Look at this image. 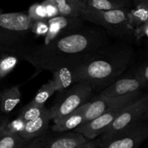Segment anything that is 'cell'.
<instances>
[{
	"mask_svg": "<svg viewBox=\"0 0 148 148\" xmlns=\"http://www.w3.org/2000/svg\"><path fill=\"white\" fill-rule=\"evenodd\" d=\"M133 59V50L127 44L106 46L86 53L69 66L75 83H82L101 92L118 79Z\"/></svg>",
	"mask_w": 148,
	"mask_h": 148,
	"instance_id": "obj_1",
	"label": "cell"
},
{
	"mask_svg": "<svg viewBox=\"0 0 148 148\" xmlns=\"http://www.w3.org/2000/svg\"><path fill=\"white\" fill-rule=\"evenodd\" d=\"M106 45V37L101 32L79 30L35 48L24 56L38 69L52 72L59 66H71L86 53Z\"/></svg>",
	"mask_w": 148,
	"mask_h": 148,
	"instance_id": "obj_2",
	"label": "cell"
},
{
	"mask_svg": "<svg viewBox=\"0 0 148 148\" xmlns=\"http://www.w3.org/2000/svg\"><path fill=\"white\" fill-rule=\"evenodd\" d=\"M129 9L122 7L115 10L101 11L86 7L80 18L102 26L110 33L118 36L133 33L129 26Z\"/></svg>",
	"mask_w": 148,
	"mask_h": 148,
	"instance_id": "obj_3",
	"label": "cell"
},
{
	"mask_svg": "<svg viewBox=\"0 0 148 148\" xmlns=\"http://www.w3.org/2000/svg\"><path fill=\"white\" fill-rule=\"evenodd\" d=\"M93 90L82 83H74L69 88L59 92L54 103L49 108L52 120L56 123L90 100Z\"/></svg>",
	"mask_w": 148,
	"mask_h": 148,
	"instance_id": "obj_4",
	"label": "cell"
},
{
	"mask_svg": "<svg viewBox=\"0 0 148 148\" xmlns=\"http://www.w3.org/2000/svg\"><path fill=\"white\" fill-rule=\"evenodd\" d=\"M147 111L148 96L143 95L135 101L124 107L121 114L101 134V137L97 140L98 145L105 143L114 135L134 124L147 119Z\"/></svg>",
	"mask_w": 148,
	"mask_h": 148,
	"instance_id": "obj_5",
	"label": "cell"
},
{
	"mask_svg": "<svg viewBox=\"0 0 148 148\" xmlns=\"http://www.w3.org/2000/svg\"><path fill=\"white\" fill-rule=\"evenodd\" d=\"M143 95L142 91H139L119 96L98 95L87 103L83 124L104 113L126 106L135 101Z\"/></svg>",
	"mask_w": 148,
	"mask_h": 148,
	"instance_id": "obj_6",
	"label": "cell"
},
{
	"mask_svg": "<svg viewBox=\"0 0 148 148\" xmlns=\"http://www.w3.org/2000/svg\"><path fill=\"white\" fill-rule=\"evenodd\" d=\"M86 138L75 132L52 133L46 132L42 135L29 140L23 148H72L86 143Z\"/></svg>",
	"mask_w": 148,
	"mask_h": 148,
	"instance_id": "obj_7",
	"label": "cell"
},
{
	"mask_svg": "<svg viewBox=\"0 0 148 148\" xmlns=\"http://www.w3.org/2000/svg\"><path fill=\"white\" fill-rule=\"evenodd\" d=\"M147 137L148 124L143 120L99 145V148H139Z\"/></svg>",
	"mask_w": 148,
	"mask_h": 148,
	"instance_id": "obj_8",
	"label": "cell"
},
{
	"mask_svg": "<svg viewBox=\"0 0 148 148\" xmlns=\"http://www.w3.org/2000/svg\"><path fill=\"white\" fill-rule=\"evenodd\" d=\"M49 24V31L45 36L44 45L48 44L62 36L78 31L82 27V19L58 15L46 19Z\"/></svg>",
	"mask_w": 148,
	"mask_h": 148,
	"instance_id": "obj_9",
	"label": "cell"
},
{
	"mask_svg": "<svg viewBox=\"0 0 148 148\" xmlns=\"http://www.w3.org/2000/svg\"><path fill=\"white\" fill-rule=\"evenodd\" d=\"M124 107L104 113L95 117L93 119L81 124L75 130H74L73 132L79 133L88 140H94L107 130L110 124L121 114Z\"/></svg>",
	"mask_w": 148,
	"mask_h": 148,
	"instance_id": "obj_10",
	"label": "cell"
},
{
	"mask_svg": "<svg viewBox=\"0 0 148 148\" xmlns=\"http://www.w3.org/2000/svg\"><path fill=\"white\" fill-rule=\"evenodd\" d=\"M145 87L141 81L132 75V77H126L120 79L119 78L111 85L103 89L99 95L104 96H119L142 91Z\"/></svg>",
	"mask_w": 148,
	"mask_h": 148,
	"instance_id": "obj_11",
	"label": "cell"
},
{
	"mask_svg": "<svg viewBox=\"0 0 148 148\" xmlns=\"http://www.w3.org/2000/svg\"><path fill=\"white\" fill-rule=\"evenodd\" d=\"M33 20L23 12L0 13V27L13 34L21 35L30 30Z\"/></svg>",
	"mask_w": 148,
	"mask_h": 148,
	"instance_id": "obj_12",
	"label": "cell"
},
{
	"mask_svg": "<svg viewBox=\"0 0 148 148\" xmlns=\"http://www.w3.org/2000/svg\"><path fill=\"white\" fill-rule=\"evenodd\" d=\"M51 120H52V116L50 109L46 108L38 117L25 122V128L20 136L29 141L42 135L49 130Z\"/></svg>",
	"mask_w": 148,
	"mask_h": 148,
	"instance_id": "obj_13",
	"label": "cell"
},
{
	"mask_svg": "<svg viewBox=\"0 0 148 148\" xmlns=\"http://www.w3.org/2000/svg\"><path fill=\"white\" fill-rule=\"evenodd\" d=\"M87 103L81 106L75 111H72V113L61 119L57 122L54 123L51 127L52 131L59 132H71L83 124Z\"/></svg>",
	"mask_w": 148,
	"mask_h": 148,
	"instance_id": "obj_14",
	"label": "cell"
},
{
	"mask_svg": "<svg viewBox=\"0 0 148 148\" xmlns=\"http://www.w3.org/2000/svg\"><path fill=\"white\" fill-rule=\"evenodd\" d=\"M56 4L59 15L70 17H80L86 4L81 0H52Z\"/></svg>",
	"mask_w": 148,
	"mask_h": 148,
	"instance_id": "obj_15",
	"label": "cell"
},
{
	"mask_svg": "<svg viewBox=\"0 0 148 148\" xmlns=\"http://www.w3.org/2000/svg\"><path fill=\"white\" fill-rule=\"evenodd\" d=\"M20 86L14 85L0 92V109L2 113L11 112L21 101Z\"/></svg>",
	"mask_w": 148,
	"mask_h": 148,
	"instance_id": "obj_16",
	"label": "cell"
},
{
	"mask_svg": "<svg viewBox=\"0 0 148 148\" xmlns=\"http://www.w3.org/2000/svg\"><path fill=\"white\" fill-rule=\"evenodd\" d=\"M53 72V81L56 90L61 92L67 89L75 83L72 69L67 66H62L56 68Z\"/></svg>",
	"mask_w": 148,
	"mask_h": 148,
	"instance_id": "obj_17",
	"label": "cell"
},
{
	"mask_svg": "<svg viewBox=\"0 0 148 148\" xmlns=\"http://www.w3.org/2000/svg\"><path fill=\"white\" fill-rule=\"evenodd\" d=\"M129 26L132 30L147 23L148 20V3H139L128 14Z\"/></svg>",
	"mask_w": 148,
	"mask_h": 148,
	"instance_id": "obj_18",
	"label": "cell"
},
{
	"mask_svg": "<svg viewBox=\"0 0 148 148\" xmlns=\"http://www.w3.org/2000/svg\"><path fill=\"white\" fill-rule=\"evenodd\" d=\"M86 7L101 11L115 10L125 7V4L119 0H84Z\"/></svg>",
	"mask_w": 148,
	"mask_h": 148,
	"instance_id": "obj_19",
	"label": "cell"
},
{
	"mask_svg": "<svg viewBox=\"0 0 148 148\" xmlns=\"http://www.w3.org/2000/svg\"><path fill=\"white\" fill-rule=\"evenodd\" d=\"M56 91L54 82L53 79H50L38 90L34 98L30 101V103L36 105H45L47 100Z\"/></svg>",
	"mask_w": 148,
	"mask_h": 148,
	"instance_id": "obj_20",
	"label": "cell"
},
{
	"mask_svg": "<svg viewBox=\"0 0 148 148\" xmlns=\"http://www.w3.org/2000/svg\"><path fill=\"white\" fill-rule=\"evenodd\" d=\"M46 108L45 105H36L30 102L27 106L23 107L18 116L20 117L25 122H27L38 117L46 110Z\"/></svg>",
	"mask_w": 148,
	"mask_h": 148,
	"instance_id": "obj_21",
	"label": "cell"
},
{
	"mask_svg": "<svg viewBox=\"0 0 148 148\" xmlns=\"http://www.w3.org/2000/svg\"><path fill=\"white\" fill-rule=\"evenodd\" d=\"M27 142L18 134H2L0 136V148H23Z\"/></svg>",
	"mask_w": 148,
	"mask_h": 148,
	"instance_id": "obj_22",
	"label": "cell"
},
{
	"mask_svg": "<svg viewBox=\"0 0 148 148\" xmlns=\"http://www.w3.org/2000/svg\"><path fill=\"white\" fill-rule=\"evenodd\" d=\"M25 122L20 117L17 116L12 121L5 120L2 127V134H18L20 135L23 131Z\"/></svg>",
	"mask_w": 148,
	"mask_h": 148,
	"instance_id": "obj_23",
	"label": "cell"
},
{
	"mask_svg": "<svg viewBox=\"0 0 148 148\" xmlns=\"http://www.w3.org/2000/svg\"><path fill=\"white\" fill-rule=\"evenodd\" d=\"M18 59L15 56H6L0 59V80L5 77L16 66Z\"/></svg>",
	"mask_w": 148,
	"mask_h": 148,
	"instance_id": "obj_24",
	"label": "cell"
},
{
	"mask_svg": "<svg viewBox=\"0 0 148 148\" xmlns=\"http://www.w3.org/2000/svg\"><path fill=\"white\" fill-rule=\"evenodd\" d=\"M27 15L33 21L47 19L46 10L42 3H36L30 6L27 12Z\"/></svg>",
	"mask_w": 148,
	"mask_h": 148,
	"instance_id": "obj_25",
	"label": "cell"
},
{
	"mask_svg": "<svg viewBox=\"0 0 148 148\" xmlns=\"http://www.w3.org/2000/svg\"><path fill=\"white\" fill-rule=\"evenodd\" d=\"M30 30L38 36H45L49 31V24L46 20H33Z\"/></svg>",
	"mask_w": 148,
	"mask_h": 148,
	"instance_id": "obj_26",
	"label": "cell"
},
{
	"mask_svg": "<svg viewBox=\"0 0 148 148\" xmlns=\"http://www.w3.org/2000/svg\"><path fill=\"white\" fill-rule=\"evenodd\" d=\"M132 75L134 77L137 78L140 81H141L145 86H147L148 83V65L147 63L141 64L138 67L134 69V72Z\"/></svg>",
	"mask_w": 148,
	"mask_h": 148,
	"instance_id": "obj_27",
	"label": "cell"
},
{
	"mask_svg": "<svg viewBox=\"0 0 148 148\" xmlns=\"http://www.w3.org/2000/svg\"><path fill=\"white\" fill-rule=\"evenodd\" d=\"M42 4L44 6L46 15H47V19L59 15V10H58L56 4L52 0H44L42 2Z\"/></svg>",
	"mask_w": 148,
	"mask_h": 148,
	"instance_id": "obj_28",
	"label": "cell"
},
{
	"mask_svg": "<svg viewBox=\"0 0 148 148\" xmlns=\"http://www.w3.org/2000/svg\"><path fill=\"white\" fill-rule=\"evenodd\" d=\"M133 35L135 37L136 40H140L144 37H147L148 35V23H144L141 25L133 30Z\"/></svg>",
	"mask_w": 148,
	"mask_h": 148,
	"instance_id": "obj_29",
	"label": "cell"
},
{
	"mask_svg": "<svg viewBox=\"0 0 148 148\" xmlns=\"http://www.w3.org/2000/svg\"><path fill=\"white\" fill-rule=\"evenodd\" d=\"M72 148H99V145L98 142L94 141L93 140H88L86 143H84Z\"/></svg>",
	"mask_w": 148,
	"mask_h": 148,
	"instance_id": "obj_30",
	"label": "cell"
},
{
	"mask_svg": "<svg viewBox=\"0 0 148 148\" xmlns=\"http://www.w3.org/2000/svg\"><path fill=\"white\" fill-rule=\"evenodd\" d=\"M4 121H5V120H2V121L0 120V135H2V132H1V130H2V127Z\"/></svg>",
	"mask_w": 148,
	"mask_h": 148,
	"instance_id": "obj_31",
	"label": "cell"
},
{
	"mask_svg": "<svg viewBox=\"0 0 148 148\" xmlns=\"http://www.w3.org/2000/svg\"><path fill=\"white\" fill-rule=\"evenodd\" d=\"M81 1H84V0H81ZM84 2H85V1H84Z\"/></svg>",
	"mask_w": 148,
	"mask_h": 148,
	"instance_id": "obj_32",
	"label": "cell"
},
{
	"mask_svg": "<svg viewBox=\"0 0 148 148\" xmlns=\"http://www.w3.org/2000/svg\"><path fill=\"white\" fill-rule=\"evenodd\" d=\"M0 136H1V135H0Z\"/></svg>",
	"mask_w": 148,
	"mask_h": 148,
	"instance_id": "obj_33",
	"label": "cell"
}]
</instances>
